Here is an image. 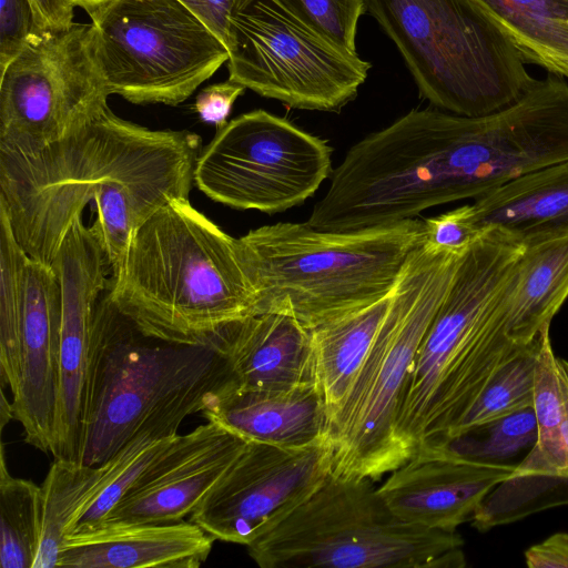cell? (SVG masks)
Here are the masks:
<instances>
[{
    "mask_svg": "<svg viewBox=\"0 0 568 568\" xmlns=\"http://www.w3.org/2000/svg\"><path fill=\"white\" fill-rule=\"evenodd\" d=\"M201 136L151 130L109 106L34 152L0 151V210L29 257L51 266L77 215L139 200L156 209L189 199Z\"/></svg>",
    "mask_w": 568,
    "mask_h": 568,
    "instance_id": "1",
    "label": "cell"
},
{
    "mask_svg": "<svg viewBox=\"0 0 568 568\" xmlns=\"http://www.w3.org/2000/svg\"><path fill=\"white\" fill-rule=\"evenodd\" d=\"M110 288V305L142 334L178 345L220 348L255 314L239 239L189 199L169 202L140 226Z\"/></svg>",
    "mask_w": 568,
    "mask_h": 568,
    "instance_id": "2",
    "label": "cell"
},
{
    "mask_svg": "<svg viewBox=\"0 0 568 568\" xmlns=\"http://www.w3.org/2000/svg\"><path fill=\"white\" fill-rule=\"evenodd\" d=\"M523 251L485 231L465 252L405 387L396 437L406 462L445 446L495 374L529 346L511 341L491 312Z\"/></svg>",
    "mask_w": 568,
    "mask_h": 568,
    "instance_id": "3",
    "label": "cell"
},
{
    "mask_svg": "<svg viewBox=\"0 0 568 568\" xmlns=\"http://www.w3.org/2000/svg\"><path fill=\"white\" fill-rule=\"evenodd\" d=\"M237 239L255 314H287L312 329L390 293L426 229L419 219L349 232L278 222Z\"/></svg>",
    "mask_w": 568,
    "mask_h": 568,
    "instance_id": "4",
    "label": "cell"
},
{
    "mask_svg": "<svg viewBox=\"0 0 568 568\" xmlns=\"http://www.w3.org/2000/svg\"><path fill=\"white\" fill-rule=\"evenodd\" d=\"M466 251L424 242L410 256L372 347L328 420L331 474L375 481L406 462L396 437L405 387L422 339Z\"/></svg>",
    "mask_w": 568,
    "mask_h": 568,
    "instance_id": "5",
    "label": "cell"
},
{
    "mask_svg": "<svg viewBox=\"0 0 568 568\" xmlns=\"http://www.w3.org/2000/svg\"><path fill=\"white\" fill-rule=\"evenodd\" d=\"M463 545L456 531L400 520L374 480L329 474L246 547L262 568H459Z\"/></svg>",
    "mask_w": 568,
    "mask_h": 568,
    "instance_id": "6",
    "label": "cell"
},
{
    "mask_svg": "<svg viewBox=\"0 0 568 568\" xmlns=\"http://www.w3.org/2000/svg\"><path fill=\"white\" fill-rule=\"evenodd\" d=\"M434 108L481 116L516 102L537 79L470 0H365Z\"/></svg>",
    "mask_w": 568,
    "mask_h": 568,
    "instance_id": "7",
    "label": "cell"
},
{
    "mask_svg": "<svg viewBox=\"0 0 568 568\" xmlns=\"http://www.w3.org/2000/svg\"><path fill=\"white\" fill-rule=\"evenodd\" d=\"M155 341L109 302L98 308L83 392L80 463H106L168 399L204 382L229 378L220 348Z\"/></svg>",
    "mask_w": 568,
    "mask_h": 568,
    "instance_id": "8",
    "label": "cell"
},
{
    "mask_svg": "<svg viewBox=\"0 0 568 568\" xmlns=\"http://www.w3.org/2000/svg\"><path fill=\"white\" fill-rule=\"evenodd\" d=\"M106 89L135 104L178 105L229 60L179 0H109L88 11Z\"/></svg>",
    "mask_w": 568,
    "mask_h": 568,
    "instance_id": "9",
    "label": "cell"
},
{
    "mask_svg": "<svg viewBox=\"0 0 568 568\" xmlns=\"http://www.w3.org/2000/svg\"><path fill=\"white\" fill-rule=\"evenodd\" d=\"M227 38L229 80L293 109L339 112L372 68L276 0H236Z\"/></svg>",
    "mask_w": 568,
    "mask_h": 568,
    "instance_id": "10",
    "label": "cell"
},
{
    "mask_svg": "<svg viewBox=\"0 0 568 568\" xmlns=\"http://www.w3.org/2000/svg\"><path fill=\"white\" fill-rule=\"evenodd\" d=\"M109 95L92 23L43 31L1 70L0 151L64 139L108 108Z\"/></svg>",
    "mask_w": 568,
    "mask_h": 568,
    "instance_id": "11",
    "label": "cell"
},
{
    "mask_svg": "<svg viewBox=\"0 0 568 568\" xmlns=\"http://www.w3.org/2000/svg\"><path fill=\"white\" fill-rule=\"evenodd\" d=\"M332 153L327 141L254 110L216 130L199 155L194 184L230 207L281 213L303 204L331 176Z\"/></svg>",
    "mask_w": 568,
    "mask_h": 568,
    "instance_id": "12",
    "label": "cell"
},
{
    "mask_svg": "<svg viewBox=\"0 0 568 568\" xmlns=\"http://www.w3.org/2000/svg\"><path fill=\"white\" fill-rule=\"evenodd\" d=\"M331 471L328 438L296 448L250 439L190 514V521L215 539L247 546Z\"/></svg>",
    "mask_w": 568,
    "mask_h": 568,
    "instance_id": "13",
    "label": "cell"
},
{
    "mask_svg": "<svg viewBox=\"0 0 568 568\" xmlns=\"http://www.w3.org/2000/svg\"><path fill=\"white\" fill-rule=\"evenodd\" d=\"M61 293L59 386L50 453L80 463L82 402L89 349L112 267L98 229L82 214L71 223L51 264Z\"/></svg>",
    "mask_w": 568,
    "mask_h": 568,
    "instance_id": "14",
    "label": "cell"
},
{
    "mask_svg": "<svg viewBox=\"0 0 568 568\" xmlns=\"http://www.w3.org/2000/svg\"><path fill=\"white\" fill-rule=\"evenodd\" d=\"M248 440L212 420L176 435L98 527L182 520Z\"/></svg>",
    "mask_w": 568,
    "mask_h": 568,
    "instance_id": "15",
    "label": "cell"
},
{
    "mask_svg": "<svg viewBox=\"0 0 568 568\" xmlns=\"http://www.w3.org/2000/svg\"><path fill=\"white\" fill-rule=\"evenodd\" d=\"M515 465L458 456L445 446L418 450L393 470L378 493L400 520L455 532Z\"/></svg>",
    "mask_w": 568,
    "mask_h": 568,
    "instance_id": "16",
    "label": "cell"
},
{
    "mask_svg": "<svg viewBox=\"0 0 568 568\" xmlns=\"http://www.w3.org/2000/svg\"><path fill=\"white\" fill-rule=\"evenodd\" d=\"M61 293L51 266L28 256L22 275L20 379L14 419L27 444L50 452L59 386Z\"/></svg>",
    "mask_w": 568,
    "mask_h": 568,
    "instance_id": "17",
    "label": "cell"
},
{
    "mask_svg": "<svg viewBox=\"0 0 568 568\" xmlns=\"http://www.w3.org/2000/svg\"><path fill=\"white\" fill-rule=\"evenodd\" d=\"M201 413L247 439L282 447L328 438L327 407L317 384L247 389L223 383L205 395Z\"/></svg>",
    "mask_w": 568,
    "mask_h": 568,
    "instance_id": "18",
    "label": "cell"
},
{
    "mask_svg": "<svg viewBox=\"0 0 568 568\" xmlns=\"http://www.w3.org/2000/svg\"><path fill=\"white\" fill-rule=\"evenodd\" d=\"M215 538L192 521L100 526L68 534L63 568H197Z\"/></svg>",
    "mask_w": 568,
    "mask_h": 568,
    "instance_id": "19",
    "label": "cell"
},
{
    "mask_svg": "<svg viewBox=\"0 0 568 568\" xmlns=\"http://www.w3.org/2000/svg\"><path fill=\"white\" fill-rule=\"evenodd\" d=\"M220 349L227 364L226 384L247 389L317 384L310 329L291 315H251L229 331Z\"/></svg>",
    "mask_w": 568,
    "mask_h": 568,
    "instance_id": "20",
    "label": "cell"
},
{
    "mask_svg": "<svg viewBox=\"0 0 568 568\" xmlns=\"http://www.w3.org/2000/svg\"><path fill=\"white\" fill-rule=\"evenodd\" d=\"M476 229L495 231L526 248L568 236V161L547 165L478 196Z\"/></svg>",
    "mask_w": 568,
    "mask_h": 568,
    "instance_id": "21",
    "label": "cell"
},
{
    "mask_svg": "<svg viewBox=\"0 0 568 568\" xmlns=\"http://www.w3.org/2000/svg\"><path fill=\"white\" fill-rule=\"evenodd\" d=\"M568 297V236L524 248L495 295L494 313L507 336L530 345Z\"/></svg>",
    "mask_w": 568,
    "mask_h": 568,
    "instance_id": "22",
    "label": "cell"
},
{
    "mask_svg": "<svg viewBox=\"0 0 568 568\" xmlns=\"http://www.w3.org/2000/svg\"><path fill=\"white\" fill-rule=\"evenodd\" d=\"M394 290L369 305L310 329L316 383L328 420L351 389L384 321Z\"/></svg>",
    "mask_w": 568,
    "mask_h": 568,
    "instance_id": "23",
    "label": "cell"
},
{
    "mask_svg": "<svg viewBox=\"0 0 568 568\" xmlns=\"http://www.w3.org/2000/svg\"><path fill=\"white\" fill-rule=\"evenodd\" d=\"M525 63L568 79V0H470Z\"/></svg>",
    "mask_w": 568,
    "mask_h": 568,
    "instance_id": "24",
    "label": "cell"
},
{
    "mask_svg": "<svg viewBox=\"0 0 568 568\" xmlns=\"http://www.w3.org/2000/svg\"><path fill=\"white\" fill-rule=\"evenodd\" d=\"M106 464L89 466L54 459L41 487V539L33 568L58 567L67 530L92 496Z\"/></svg>",
    "mask_w": 568,
    "mask_h": 568,
    "instance_id": "25",
    "label": "cell"
},
{
    "mask_svg": "<svg viewBox=\"0 0 568 568\" xmlns=\"http://www.w3.org/2000/svg\"><path fill=\"white\" fill-rule=\"evenodd\" d=\"M0 458V564L2 568H33L41 539V487L13 477Z\"/></svg>",
    "mask_w": 568,
    "mask_h": 568,
    "instance_id": "26",
    "label": "cell"
},
{
    "mask_svg": "<svg viewBox=\"0 0 568 568\" xmlns=\"http://www.w3.org/2000/svg\"><path fill=\"white\" fill-rule=\"evenodd\" d=\"M550 325L540 332L534 373V409L537 439L527 457L534 463L568 474V447L562 433V397L558 375V356L550 341Z\"/></svg>",
    "mask_w": 568,
    "mask_h": 568,
    "instance_id": "27",
    "label": "cell"
},
{
    "mask_svg": "<svg viewBox=\"0 0 568 568\" xmlns=\"http://www.w3.org/2000/svg\"><path fill=\"white\" fill-rule=\"evenodd\" d=\"M27 258L0 210V379L12 395L20 379L22 275Z\"/></svg>",
    "mask_w": 568,
    "mask_h": 568,
    "instance_id": "28",
    "label": "cell"
},
{
    "mask_svg": "<svg viewBox=\"0 0 568 568\" xmlns=\"http://www.w3.org/2000/svg\"><path fill=\"white\" fill-rule=\"evenodd\" d=\"M539 342L540 333L523 353L495 374L454 429L449 440L534 406V373Z\"/></svg>",
    "mask_w": 568,
    "mask_h": 568,
    "instance_id": "29",
    "label": "cell"
},
{
    "mask_svg": "<svg viewBox=\"0 0 568 568\" xmlns=\"http://www.w3.org/2000/svg\"><path fill=\"white\" fill-rule=\"evenodd\" d=\"M471 432L479 437L466 433L449 440L445 447L462 457L503 462L535 444L538 432L535 409L517 410Z\"/></svg>",
    "mask_w": 568,
    "mask_h": 568,
    "instance_id": "30",
    "label": "cell"
},
{
    "mask_svg": "<svg viewBox=\"0 0 568 568\" xmlns=\"http://www.w3.org/2000/svg\"><path fill=\"white\" fill-rule=\"evenodd\" d=\"M305 26L352 53L365 0H276Z\"/></svg>",
    "mask_w": 568,
    "mask_h": 568,
    "instance_id": "31",
    "label": "cell"
},
{
    "mask_svg": "<svg viewBox=\"0 0 568 568\" xmlns=\"http://www.w3.org/2000/svg\"><path fill=\"white\" fill-rule=\"evenodd\" d=\"M48 29L40 23L31 0H0V69Z\"/></svg>",
    "mask_w": 568,
    "mask_h": 568,
    "instance_id": "32",
    "label": "cell"
},
{
    "mask_svg": "<svg viewBox=\"0 0 568 568\" xmlns=\"http://www.w3.org/2000/svg\"><path fill=\"white\" fill-rule=\"evenodd\" d=\"M426 243L443 250L464 252L481 235L473 222L471 204H465L424 220Z\"/></svg>",
    "mask_w": 568,
    "mask_h": 568,
    "instance_id": "33",
    "label": "cell"
},
{
    "mask_svg": "<svg viewBox=\"0 0 568 568\" xmlns=\"http://www.w3.org/2000/svg\"><path fill=\"white\" fill-rule=\"evenodd\" d=\"M242 84L226 81L204 88L196 97L195 111L202 121L222 129L236 99L245 91Z\"/></svg>",
    "mask_w": 568,
    "mask_h": 568,
    "instance_id": "34",
    "label": "cell"
},
{
    "mask_svg": "<svg viewBox=\"0 0 568 568\" xmlns=\"http://www.w3.org/2000/svg\"><path fill=\"white\" fill-rule=\"evenodd\" d=\"M530 568H568V532H556L525 551Z\"/></svg>",
    "mask_w": 568,
    "mask_h": 568,
    "instance_id": "35",
    "label": "cell"
},
{
    "mask_svg": "<svg viewBox=\"0 0 568 568\" xmlns=\"http://www.w3.org/2000/svg\"><path fill=\"white\" fill-rule=\"evenodd\" d=\"M195 13L226 45L229 18L236 0H179Z\"/></svg>",
    "mask_w": 568,
    "mask_h": 568,
    "instance_id": "36",
    "label": "cell"
},
{
    "mask_svg": "<svg viewBox=\"0 0 568 568\" xmlns=\"http://www.w3.org/2000/svg\"><path fill=\"white\" fill-rule=\"evenodd\" d=\"M31 3L44 29H63L74 22V6L67 0H31Z\"/></svg>",
    "mask_w": 568,
    "mask_h": 568,
    "instance_id": "37",
    "label": "cell"
},
{
    "mask_svg": "<svg viewBox=\"0 0 568 568\" xmlns=\"http://www.w3.org/2000/svg\"><path fill=\"white\" fill-rule=\"evenodd\" d=\"M557 364L562 397V433L568 447V361L558 357Z\"/></svg>",
    "mask_w": 568,
    "mask_h": 568,
    "instance_id": "38",
    "label": "cell"
},
{
    "mask_svg": "<svg viewBox=\"0 0 568 568\" xmlns=\"http://www.w3.org/2000/svg\"><path fill=\"white\" fill-rule=\"evenodd\" d=\"M14 418L12 403L7 400L3 389H1V404H0V426L1 432L4 426L10 422V419Z\"/></svg>",
    "mask_w": 568,
    "mask_h": 568,
    "instance_id": "39",
    "label": "cell"
},
{
    "mask_svg": "<svg viewBox=\"0 0 568 568\" xmlns=\"http://www.w3.org/2000/svg\"><path fill=\"white\" fill-rule=\"evenodd\" d=\"M74 7H81L87 12L109 0H67Z\"/></svg>",
    "mask_w": 568,
    "mask_h": 568,
    "instance_id": "40",
    "label": "cell"
}]
</instances>
